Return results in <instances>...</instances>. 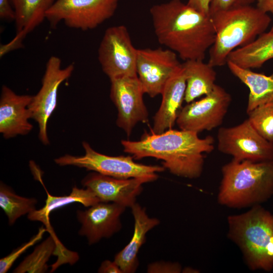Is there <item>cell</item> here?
<instances>
[{"label":"cell","mask_w":273,"mask_h":273,"mask_svg":"<svg viewBox=\"0 0 273 273\" xmlns=\"http://www.w3.org/2000/svg\"><path fill=\"white\" fill-rule=\"evenodd\" d=\"M159 42L183 60H204L215 39L209 15H204L181 0H170L150 9Z\"/></svg>","instance_id":"obj_1"},{"label":"cell","mask_w":273,"mask_h":273,"mask_svg":"<svg viewBox=\"0 0 273 273\" xmlns=\"http://www.w3.org/2000/svg\"><path fill=\"white\" fill-rule=\"evenodd\" d=\"M121 143L123 151L134 159L153 157L161 160L163 166L172 174L189 178L201 175L203 154L214 149L211 136L201 139L195 132L172 128L161 133H145L139 141L122 140Z\"/></svg>","instance_id":"obj_2"},{"label":"cell","mask_w":273,"mask_h":273,"mask_svg":"<svg viewBox=\"0 0 273 273\" xmlns=\"http://www.w3.org/2000/svg\"><path fill=\"white\" fill-rule=\"evenodd\" d=\"M217 195L221 205L235 208L264 203L273 195V161L232 159L221 168Z\"/></svg>","instance_id":"obj_3"},{"label":"cell","mask_w":273,"mask_h":273,"mask_svg":"<svg viewBox=\"0 0 273 273\" xmlns=\"http://www.w3.org/2000/svg\"><path fill=\"white\" fill-rule=\"evenodd\" d=\"M210 16L216 36L209 49L208 63L213 67L226 64L231 52L253 41L264 32L271 21L267 13L251 5L218 12Z\"/></svg>","instance_id":"obj_4"},{"label":"cell","mask_w":273,"mask_h":273,"mask_svg":"<svg viewBox=\"0 0 273 273\" xmlns=\"http://www.w3.org/2000/svg\"><path fill=\"white\" fill-rule=\"evenodd\" d=\"M228 236L252 270L273 269V214L260 204L228 217Z\"/></svg>","instance_id":"obj_5"},{"label":"cell","mask_w":273,"mask_h":273,"mask_svg":"<svg viewBox=\"0 0 273 273\" xmlns=\"http://www.w3.org/2000/svg\"><path fill=\"white\" fill-rule=\"evenodd\" d=\"M82 146L85 151L83 156L66 154L55 159L59 166H74L87 170L115 177L127 179L149 177L156 180L158 172L163 171V166L148 165L137 163L131 156H111L94 150L89 144L84 141Z\"/></svg>","instance_id":"obj_6"},{"label":"cell","mask_w":273,"mask_h":273,"mask_svg":"<svg viewBox=\"0 0 273 273\" xmlns=\"http://www.w3.org/2000/svg\"><path fill=\"white\" fill-rule=\"evenodd\" d=\"M120 0H56L46 13L52 27L63 21L68 27L86 31L112 17Z\"/></svg>","instance_id":"obj_7"},{"label":"cell","mask_w":273,"mask_h":273,"mask_svg":"<svg viewBox=\"0 0 273 273\" xmlns=\"http://www.w3.org/2000/svg\"><path fill=\"white\" fill-rule=\"evenodd\" d=\"M217 140L218 150L234 160L273 161V144L263 138L248 119L234 126L220 127Z\"/></svg>","instance_id":"obj_8"},{"label":"cell","mask_w":273,"mask_h":273,"mask_svg":"<svg viewBox=\"0 0 273 273\" xmlns=\"http://www.w3.org/2000/svg\"><path fill=\"white\" fill-rule=\"evenodd\" d=\"M137 50L127 28L122 25L108 28L100 43L98 56L104 73L110 79L137 76Z\"/></svg>","instance_id":"obj_9"},{"label":"cell","mask_w":273,"mask_h":273,"mask_svg":"<svg viewBox=\"0 0 273 273\" xmlns=\"http://www.w3.org/2000/svg\"><path fill=\"white\" fill-rule=\"evenodd\" d=\"M74 70L73 63L62 68L60 58L51 56L46 63L41 86L36 95L33 96L29 106L32 118L38 124V138L44 145L50 144L47 125L57 106L59 88L64 81L70 78Z\"/></svg>","instance_id":"obj_10"},{"label":"cell","mask_w":273,"mask_h":273,"mask_svg":"<svg viewBox=\"0 0 273 273\" xmlns=\"http://www.w3.org/2000/svg\"><path fill=\"white\" fill-rule=\"evenodd\" d=\"M232 101L231 95L216 84L212 91L182 107L176 123L180 129L197 133L219 126Z\"/></svg>","instance_id":"obj_11"},{"label":"cell","mask_w":273,"mask_h":273,"mask_svg":"<svg viewBox=\"0 0 273 273\" xmlns=\"http://www.w3.org/2000/svg\"><path fill=\"white\" fill-rule=\"evenodd\" d=\"M110 80V98L118 111L117 125L129 136L139 122L148 121L149 113L143 100L145 94L138 76Z\"/></svg>","instance_id":"obj_12"},{"label":"cell","mask_w":273,"mask_h":273,"mask_svg":"<svg viewBox=\"0 0 273 273\" xmlns=\"http://www.w3.org/2000/svg\"><path fill=\"white\" fill-rule=\"evenodd\" d=\"M181 65L177 54L169 49H138L136 71L145 94L151 98L161 95Z\"/></svg>","instance_id":"obj_13"},{"label":"cell","mask_w":273,"mask_h":273,"mask_svg":"<svg viewBox=\"0 0 273 273\" xmlns=\"http://www.w3.org/2000/svg\"><path fill=\"white\" fill-rule=\"evenodd\" d=\"M154 180L149 177L117 178L94 172L87 175L81 184L90 190L101 202L131 207L142 192L143 185Z\"/></svg>","instance_id":"obj_14"},{"label":"cell","mask_w":273,"mask_h":273,"mask_svg":"<svg viewBox=\"0 0 273 273\" xmlns=\"http://www.w3.org/2000/svg\"><path fill=\"white\" fill-rule=\"evenodd\" d=\"M125 206L110 202H99L82 211H77V218L81 226L79 235L85 237L92 245L102 238H109L121 229V216Z\"/></svg>","instance_id":"obj_15"},{"label":"cell","mask_w":273,"mask_h":273,"mask_svg":"<svg viewBox=\"0 0 273 273\" xmlns=\"http://www.w3.org/2000/svg\"><path fill=\"white\" fill-rule=\"evenodd\" d=\"M32 96L19 95L4 85L0 98V132L5 139L26 135L32 129L29 122L32 112L29 106Z\"/></svg>","instance_id":"obj_16"},{"label":"cell","mask_w":273,"mask_h":273,"mask_svg":"<svg viewBox=\"0 0 273 273\" xmlns=\"http://www.w3.org/2000/svg\"><path fill=\"white\" fill-rule=\"evenodd\" d=\"M56 0H10L15 13L16 34L1 48V56L19 49L26 35L38 26Z\"/></svg>","instance_id":"obj_17"},{"label":"cell","mask_w":273,"mask_h":273,"mask_svg":"<svg viewBox=\"0 0 273 273\" xmlns=\"http://www.w3.org/2000/svg\"><path fill=\"white\" fill-rule=\"evenodd\" d=\"M186 88V78L181 64L163 90L162 102L154 116L151 131L161 133L173 127L185 101Z\"/></svg>","instance_id":"obj_18"},{"label":"cell","mask_w":273,"mask_h":273,"mask_svg":"<svg viewBox=\"0 0 273 273\" xmlns=\"http://www.w3.org/2000/svg\"><path fill=\"white\" fill-rule=\"evenodd\" d=\"M130 208L134 221L133 234L129 242L115 255L114 260L123 273H133L136 270L139 264L138 254L145 242L146 234L160 223L157 218L150 217L145 208L138 203H134Z\"/></svg>","instance_id":"obj_19"},{"label":"cell","mask_w":273,"mask_h":273,"mask_svg":"<svg viewBox=\"0 0 273 273\" xmlns=\"http://www.w3.org/2000/svg\"><path fill=\"white\" fill-rule=\"evenodd\" d=\"M181 64L186 81L185 101L187 103L212 91L216 78L213 66L200 60H187Z\"/></svg>","instance_id":"obj_20"},{"label":"cell","mask_w":273,"mask_h":273,"mask_svg":"<svg viewBox=\"0 0 273 273\" xmlns=\"http://www.w3.org/2000/svg\"><path fill=\"white\" fill-rule=\"evenodd\" d=\"M228 68L249 89L246 112L273 101V73L270 75L256 73L227 61Z\"/></svg>","instance_id":"obj_21"},{"label":"cell","mask_w":273,"mask_h":273,"mask_svg":"<svg viewBox=\"0 0 273 273\" xmlns=\"http://www.w3.org/2000/svg\"><path fill=\"white\" fill-rule=\"evenodd\" d=\"M273 59V32L263 33L253 41L231 52L230 61L245 69L260 68L266 61Z\"/></svg>","instance_id":"obj_22"},{"label":"cell","mask_w":273,"mask_h":273,"mask_svg":"<svg viewBox=\"0 0 273 273\" xmlns=\"http://www.w3.org/2000/svg\"><path fill=\"white\" fill-rule=\"evenodd\" d=\"M47 198L44 206L29 213L28 218L32 221L41 222L46 225L48 231L51 230L50 214L54 210L72 203H79L85 207H90L101 202L94 193L86 188L83 189L74 186L69 195L63 196H54L47 191Z\"/></svg>","instance_id":"obj_23"},{"label":"cell","mask_w":273,"mask_h":273,"mask_svg":"<svg viewBox=\"0 0 273 273\" xmlns=\"http://www.w3.org/2000/svg\"><path fill=\"white\" fill-rule=\"evenodd\" d=\"M37 202L34 198H26L17 195L9 186L1 182L0 207L7 216L9 223L13 225L22 215L36 210Z\"/></svg>","instance_id":"obj_24"},{"label":"cell","mask_w":273,"mask_h":273,"mask_svg":"<svg viewBox=\"0 0 273 273\" xmlns=\"http://www.w3.org/2000/svg\"><path fill=\"white\" fill-rule=\"evenodd\" d=\"M55 236L51 234L28 255L14 270L15 273H42L48 269L47 262L57 247Z\"/></svg>","instance_id":"obj_25"},{"label":"cell","mask_w":273,"mask_h":273,"mask_svg":"<svg viewBox=\"0 0 273 273\" xmlns=\"http://www.w3.org/2000/svg\"><path fill=\"white\" fill-rule=\"evenodd\" d=\"M255 129L273 144V101L259 105L247 113Z\"/></svg>","instance_id":"obj_26"},{"label":"cell","mask_w":273,"mask_h":273,"mask_svg":"<svg viewBox=\"0 0 273 273\" xmlns=\"http://www.w3.org/2000/svg\"><path fill=\"white\" fill-rule=\"evenodd\" d=\"M47 229L42 226L37 234L30 241L22 245L12 251L10 254L0 259V272L6 273L11 267L16 259L30 247L41 239Z\"/></svg>","instance_id":"obj_27"},{"label":"cell","mask_w":273,"mask_h":273,"mask_svg":"<svg viewBox=\"0 0 273 273\" xmlns=\"http://www.w3.org/2000/svg\"><path fill=\"white\" fill-rule=\"evenodd\" d=\"M255 0H211L209 8V15L216 12L251 5Z\"/></svg>","instance_id":"obj_28"},{"label":"cell","mask_w":273,"mask_h":273,"mask_svg":"<svg viewBox=\"0 0 273 273\" xmlns=\"http://www.w3.org/2000/svg\"><path fill=\"white\" fill-rule=\"evenodd\" d=\"M181 271V267L178 263L159 261L150 264L147 268L148 272L178 273Z\"/></svg>","instance_id":"obj_29"},{"label":"cell","mask_w":273,"mask_h":273,"mask_svg":"<svg viewBox=\"0 0 273 273\" xmlns=\"http://www.w3.org/2000/svg\"><path fill=\"white\" fill-rule=\"evenodd\" d=\"M0 18L8 21L14 20L15 13L10 0H0Z\"/></svg>","instance_id":"obj_30"},{"label":"cell","mask_w":273,"mask_h":273,"mask_svg":"<svg viewBox=\"0 0 273 273\" xmlns=\"http://www.w3.org/2000/svg\"><path fill=\"white\" fill-rule=\"evenodd\" d=\"M211 1V0H188L187 4L198 12L206 15H209Z\"/></svg>","instance_id":"obj_31"},{"label":"cell","mask_w":273,"mask_h":273,"mask_svg":"<svg viewBox=\"0 0 273 273\" xmlns=\"http://www.w3.org/2000/svg\"><path fill=\"white\" fill-rule=\"evenodd\" d=\"M100 273H123L120 268L113 261L105 260L103 261L98 269Z\"/></svg>","instance_id":"obj_32"},{"label":"cell","mask_w":273,"mask_h":273,"mask_svg":"<svg viewBox=\"0 0 273 273\" xmlns=\"http://www.w3.org/2000/svg\"><path fill=\"white\" fill-rule=\"evenodd\" d=\"M256 7L265 13L273 14V0H257Z\"/></svg>","instance_id":"obj_33"},{"label":"cell","mask_w":273,"mask_h":273,"mask_svg":"<svg viewBox=\"0 0 273 273\" xmlns=\"http://www.w3.org/2000/svg\"><path fill=\"white\" fill-rule=\"evenodd\" d=\"M270 31L273 32V25L272 26V27L271 28Z\"/></svg>","instance_id":"obj_34"}]
</instances>
